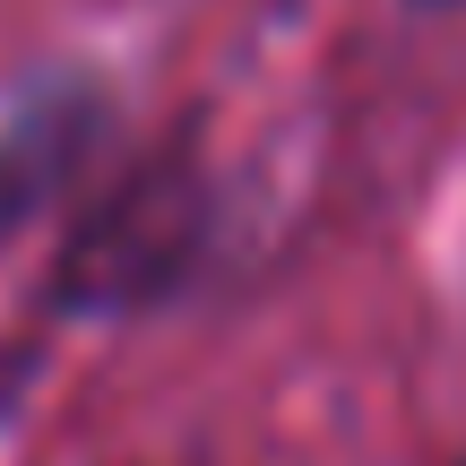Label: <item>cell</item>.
Returning <instances> with one entry per match:
<instances>
[{"mask_svg":"<svg viewBox=\"0 0 466 466\" xmlns=\"http://www.w3.org/2000/svg\"><path fill=\"white\" fill-rule=\"evenodd\" d=\"M225 259V173L199 130L113 156L69 208L44 277L52 319H165Z\"/></svg>","mask_w":466,"mask_h":466,"instance_id":"cell-1","label":"cell"},{"mask_svg":"<svg viewBox=\"0 0 466 466\" xmlns=\"http://www.w3.org/2000/svg\"><path fill=\"white\" fill-rule=\"evenodd\" d=\"M121 96L96 61H44L0 96V250H17L52 208H78L113 165Z\"/></svg>","mask_w":466,"mask_h":466,"instance_id":"cell-2","label":"cell"},{"mask_svg":"<svg viewBox=\"0 0 466 466\" xmlns=\"http://www.w3.org/2000/svg\"><path fill=\"white\" fill-rule=\"evenodd\" d=\"M406 9H466V0H406Z\"/></svg>","mask_w":466,"mask_h":466,"instance_id":"cell-3","label":"cell"},{"mask_svg":"<svg viewBox=\"0 0 466 466\" xmlns=\"http://www.w3.org/2000/svg\"><path fill=\"white\" fill-rule=\"evenodd\" d=\"M458 466H466V458H458Z\"/></svg>","mask_w":466,"mask_h":466,"instance_id":"cell-4","label":"cell"}]
</instances>
